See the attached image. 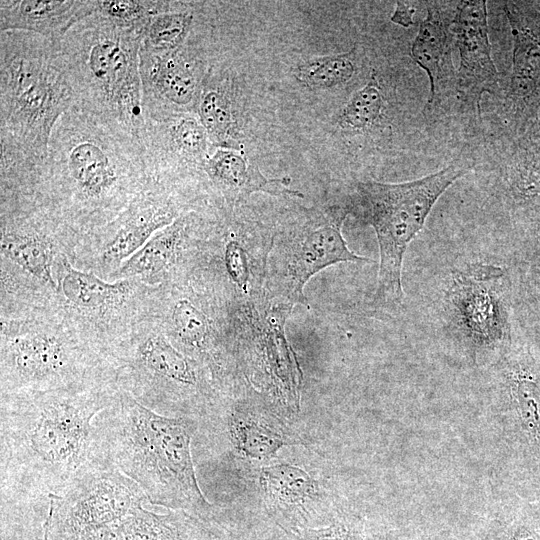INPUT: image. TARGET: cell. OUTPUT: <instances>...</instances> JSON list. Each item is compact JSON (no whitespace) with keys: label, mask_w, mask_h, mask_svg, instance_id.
Masks as SVG:
<instances>
[{"label":"cell","mask_w":540,"mask_h":540,"mask_svg":"<svg viewBox=\"0 0 540 540\" xmlns=\"http://www.w3.org/2000/svg\"><path fill=\"white\" fill-rule=\"evenodd\" d=\"M349 212L348 206H329L273 245L271 262L277 289L290 304L306 303L304 287L322 269L339 262H371L350 250L342 235Z\"/></svg>","instance_id":"cell-8"},{"label":"cell","mask_w":540,"mask_h":540,"mask_svg":"<svg viewBox=\"0 0 540 540\" xmlns=\"http://www.w3.org/2000/svg\"><path fill=\"white\" fill-rule=\"evenodd\" d=\"M88 540H221V536L208 522L185 510L158 514L139 507Z\"/></svg>","instance_id":"cell-18"},{"label":"cell","mask_w":540,"mask_h":540,"mask_svg":"<svg viewBox=\"0 0 540 540\" xmlns=\"http://www.w3.org/2000/svg\"><path fill=\"white\" fill-rule=\"evenodd\" d=\"M198 425L199 418L161 415L119 391L95 418L94 460L132 479L149 502L203 515L212 505L193 465Z\"/></svg>","instance_id":"cell-2"},{"label":"cell","mask_w":540,"mask_h":540,"mask_svg":"<svg viewBox=\"0 0 540 540\" xmlns=\"http://www.w3.org/2000/svg\"><path fill=\"white\" fill-rule=\"evenodd\" d=\"M95 11V1L2 0L0 28L1 32H32L57 42Z\"/></svg>","instance_id":"cell-19"},{"label":"cell","mask_w":540,"mask_h":540,"mask_svg":"<svg viewBox=\"0 0 540 540\" xmlns=\"http://www.w3.org/2000/svg\"><path fill=\"white\" fill-rule=\"evenodd\" d=\"M176 219L171 202L156 193L139 194L126 211L115 236L102 252L107 264L134 255L157 231Z\"/></svg>","instance_id":"cell-21"},{"label":"cell","mask_w":540,"mask_h":540,"mask_svg":"<svg viewBox=\"0 0 540 540\" xmlns=\"http://www.w3.org/2000/svg\"><path fill=\"white\" fill-rule=\"evenodd\" d=\"M74 102L55 41L32 32H1V157L40 165L56 122Z\"/></svg>","instance_id":"cell-3"},{"label":"cell","mask_w":540,"mask_h":540,"mask_svg":"<svg viewBox=\"0 0 540 540\" xmlns=\"http://www.w3.org/2000/svg\"><path fill=\"white\" fill-rule=\"evenodd\" d=\"M185 228V219L176 218L171 224L157 231L117 273L123 278L139 276L150 281L173 262Z\"/></svg>","instance_id":"cell-24"},{"label":"cell","mask_w":540,"mask_h":540,"mask_svg":"<svg viewBox=\"0 0 540 540\" xmlns=\"http://www.w3.org/2000/svg\"><path fill=\"white\" fill-rule=\"evenodd\" d=\"M225 262L227 270L233 281L245 289L248 280L246 256L241 246L236 242H230L226 247Z\"/></svg>","instance_id":"cell-34"},{"label":"cell","mask_w":540,"mask_h":540,"mask_svg":"<svg viewBox=\"0 0 540 540\" xmlns=\"http://www.w3.org/2000/svg\"><path fill=\"white\" fill-rule=\"evenodd\" d=\"M451 29L460 57L455 88L480 109L483 94L497 93L501 78L491 54L486 1L457 2Z\"/></svg>","instance_id":"cell-11"},{"label":"cell","mask_w":540,"mask_h":540,"mask_svg":"<svg viewBox=\"0 0 540 540\" xmlns=\"http://www.w3.org/2000/svg\"><path fill=\"white\" fill-rule=\"evenodd\" d=\"M129 285L127 279L105 282L93 273L79 271L68 263L61 281L66 299L75 306L87 309H106L118 305L127 296Z\"/></svg>","instance_id":"cell-25"},{"label":"cell","mask_w":540,"mask_h":540,"mask_svg":"<svg viewBox=\"0 0 540 540\" xmlns=\"http://www.w3.org/2000/svg\"><path fill=\"white\" fill-rule=\"evenodd\" d=\"M141 40V32L95 12L56 43L74 91V106L103 118L142 144Z\"/></svg>","instance_id":"cell-4"},{"label":"cell","mask_w":540,"mask_h":540,"mask_svg":"<svg viewBox=\"0 0 540 540\" xmlns=\"http://www.w3.org/2000/svg\"><path fill=\"white\" fill-rule=\"evenodd\" d=\"M140 74L145 119L175 114L174 109L187 108L197 99L198 79L182 47L167 53L140 48Z\"/></svg>","instance_id":"cell-14"},{"label":"cell","mask_w":540,"mask_h":540,"mask_svg":"<svg viewBox=\"0 0 540 540\" xmlns=\"http://www.w3.org/2000/svg\"><path fill=\"white\" fill-rule=\"evenodd\" d=\"M48 500L46 540H88L149 501L137 483L100 460L87 464Z\"/></svg>","instance_id":"cell-7"},{"label":"cell","mask_w":540,"mask_h":540,"mask_svg":"<svg viewBox=\"0 0 540 540\" xmlns=\"http://www.w3.org/2000/svg\"><path fill=\"white\" fill-rule=\"evenodd\" d=\"M415 14V6L411 2L398 1L396 8L391 16V21L403 27L413 25V15Z\"/></svg>","instance_id":"cell-35"},{"label":"cell","mask_w":540,"mask_h":540,"mask_svg":"<svg viewBox=\"0 0 540 540\" xmlns=\"http://www.w3.org/2000/svg\"><path fill=\"white\" fill-rule=\"evenodd\" d=\"M199 120L212 145L239 149L229 99L218 89H208L198 102Z\"/></svg>","instance_id":"cell-28"},{"label":"cell","mask_w":540,"mask_h":540,"mask_svg":"<svg viewBox=\"0 0 540 540\" xmlns=\"http://www.w3.org/2000/svg\"><path fill=\"white\" fill-rule=\"evenodd\" d=\"M260 485L268 514L290 536L332 520L319 504L317 481L297 466L282 463L263 467Z\"/></svg>","instance_id":"cell-12"},{"label":"cell","mask_w":540,"mask_h":540,"mask_svg":"<svg viewBox=\"0 0 540 540\" xmlns=\"http://www.w3.org/2000/svg\"><path fill=\"white\" fill-rule=\"evenodd\" d=\"M509 265L518 336L540 353V228L517 234Z\"/></svg>","instance_id":"cell-17"},{"label":"cell","mask_w":540,"mask_h":540,"mask_svg":"<svg viewBox=\"0 0 540 540\" xmlns=\"http://www.w3.org/2000/svg\"><path fill=\"white\" fill-rule=\"evenodd\" d=\"M3 254L40 281L54 283L51 275L52 245L37 234L5 233L1 239Z\"/></svg>","instance_id":"cell-26"},{"label":"cell","mask_w":540,"mask_h":540,"mask_svg":"<svg viewBox=\"0 0 540 540\" xmlns=\"http://www.w3.org/2000/svg\"><path fill=\"white\" fill-rule=\"evenodd\" d=\"M383 97L375 77L358 90L342 109L338 124L349 130H363L375 123L381 114Z\"/></svg>","instance_id":"cell-31"},{"label":"cell","mask_w":540,"mask_h":540,"mask_svg":"<svg viewBox=\"0 0 540 540\" xmlns=\"http://www.w3.org/2000/svg\"><path fill=\"white\" fill-rule=\"evenodd\" d=\"M454 13L446 14L436 2H428L427 16L421 22L411 47V57L429 79L428 105L456 81L452 63L451 29Z\"/></svg>","instance_id":"cell-20"},{"label":"cell","mask_w":540,"mask_h":540,"mask_svg":"<svg viewBox=\"0 0 540 540\" xmlns=\"http://www.w3.org/2000/svg\"><path fill=\"white\" fill-rule=\"evenodd\" d=\"M442 334L476 362L505 353L518 338L509 266L469 261L452 267L435 301Z\"/></svg>","instance_id":"cell-5"},{"label":"cell","mask_w":540,"mask_h":540,"mask_svg":"<svg viewBox=\"0 0 540 540\" xmlns=\"http://www.w3.org/2000/svg\"><path fill=\"white\" fill-rule=\"evenodd\" d=\"M466 172L464 167L452 164L412 181H365L356 185V202L363 219L373 227L379 246V270L373 297L376 307L393 309L401 304L406 250L440 196Z\"/></svg>","instance_id":"cell-6"},{"label":"cell","mask_w":540,"mask_h":540,"mask_svg":"<svg viewBox=\"0 0 540 540\" xmlns=\"http://www.w3.org/2000/svg\"><path fill=\"white\" fill-rule=\"evenodd\" d=\"M134 364L137 384L127 393L147 408L171 417L200 418L208 411L195 365L165 337L146 338Z\"/></svg>","instance_id":"cell-9"},{"label":"cell","mask_w":540,"mask_h":540,"mask_svg":"<svg viewBox=\"0 0 540 540\" xmlns=\"http://www.w3.org/2000/svg\"><path fill=\"white\" fill-rule=\"evenodd\" d=\"M203 169L209 179L234 202L256 192L302 197L300 192L289 189L290 178L265 177L257 165L234 149L216 148L213 154L205 158Z\"/></svg>","instance_id":"cell-23"},{"label":"cell","mask_w":540,"mask_h":540,"mask_svg":"<svg viewBox=\"0 0 540 540\" xmlns=\"http://www.w3.org/2000/svg\"><path fill=\"white\" fill-rule=\"evenodd\" d=\"M169 1L98 0L96 13L113 23L143 32L152 17L174 6Z\"/></svg>","instance_id":"cell-30"},{"label":"cell","mask_w":540,"mask_h":540,"mask_svg":"<svg viewBox=\"0 0 540 540\" xmlns=\"http://www.w3.org/2000/svg\"><path fill=\"white\" fill-rule=\"evenodd\" d=\"M505 540H536L529 532L525 530H517Z\"/></svg>","instance_id":"cell-36"},{"label":"cell","mask_w":540,"mask_h":540,"mask_svg":"<svg viewBox=\"0 0 540 540\" xmlns=\"http://www.w3.org/2000/svg\"><path fill=\"white\" fill-rule=\"evenodd\" d=\"M113 396L70 391L2 396V500L61 491L94 460V421Z\"/></svg>","instance_id":"cell-1"},{"label":"cell","mask_w":540,"mask_h":540,"mask_svg":"<svg viewBox=\"0 0 540 540\" xmlns=\"http://www.w3.org/2000/svg\"><path fill=\"white\" fill-rule=\"evenodd\" d=\"M75 359L62 339L47 333L18 337L5 347V369L10 382L18 387H33V392L69 382L77 373Z\"/></svg>","instance_id":"cell-15"},{"label":"cell","mask_w":540,"mask_h":540,"mask_svg":"<svg viewBox=\"0 0 540 540\" xmlns=\"http://www.w3.org/2000/svg\"><path fill=\"white\" fill-rule=\"evenodd\" d=\"M172 318L177 337L185 346L198 351L206 347L208 321L201 311L188 300H179Z\"/></svg>","instance_id":"cell-32"},{"label":"cell","mask_w":540,"mask_h":540,"mask_svg":"<svg viewBox=\"0 0 540 540\" xmlns=\"http://www.w3.org/2000/svg\"><path fill=\"white\" fill-rule=\"evenodd\" d=\"M193 13L174 4L150 19L142 32L141 49L151 53H167L182 47L190 33Z\"/></svg>","instance_id":"cell-27"},{"label":"cell","mask_w":540,"mask_h":540,"mask_svg":"<svg viewBox=\"0 0 540 540\" xmlns=\"http://www.w3.org/2000/svg\"><path fill=\"white\" fill-rule=\"evenodd\" d=\"M225 428L234 450L251 459H269L282 447L301 443L277 417L243 406L225 413Z\"/></svg>","instance_id":"cell-22"},{"label":"cell","mask_w":540,"mask_h":540,"mask_svg":"<svg viewBox=\"0 0 540 540\" xmlns=\"http://www.w3.org/2000/svg\"><path fill=\"white\" fill-rule=\"evenodd\" d=\"M501 192L519 230L540 226V111L519 136L502 176Z\"/></svg>","instance_id":"cell-16"},{"label":"cell","mask_w":540,"mask_h":540,"mask_svg":"<svg viewBox=\"0 0 540 540\" xmlns=\"http://www.w3.org/2000/svg\"><path fill=\"white\" fill-rule=\"evenodd\" d=\"M503 9L513 38L507 106L522 134L540 111V10L524 1L505 2Z\"/></svg>","instance_id":"cell-10"},{"label":"cell","mask_w":540,"mask_h":540,"mask_svg":"<svg viewBox=\"0 0 540 540\" xmlns=\"http://www.w3.org/2000/svg\"><path fill=\"white\" fill-rule=\"evenodd\" d=\"M355 49L344 53L313 58L298 65L297 80L315 89H329L351 79L355 72Z\"/></svg>","instance_id":"cell-29"},{"label":"cell","mask_w":540,"mask_h":540,"mask_svg":"<svg viewBox=\"0 0 540 540\" xmlns=\"http://www.w3.org/2000/svg\"><path fill=\"white\" fill-rule=\"evenodd\" d=\"M296 540H373L363 521L352 515H336L324 527L305 528L291 535Z\"/></svg>","instance_id":"cell-33"},{"label":"cell","mask_w":540,"mask_h":540,"mask_svg":"<svg viewBox=\"0 0 540 540\" xmlns=\"http://www.w3.org/2000/svg\"><path fill=\"white\" fill-rule=\"evenodd\" d=\"M501 356V381L521 443L540 466V353L518 336Z\"/></svg>","instance_id":"cell-13"}]
</instances>
